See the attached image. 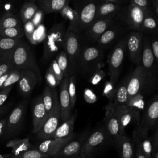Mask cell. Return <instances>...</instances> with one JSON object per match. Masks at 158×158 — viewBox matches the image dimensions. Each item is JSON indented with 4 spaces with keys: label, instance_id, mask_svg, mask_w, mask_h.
Returning <instances> with one entry per match:
<instances>
[{
    "label": "cell",
    "instance_id": "cell-35",
    "mask_svg": "<svg viewBox=\"0 0 158 158\" xmlns=\"http://www.w3.org/2000/svg\"><path fill=\"white\" fill-rule=\"evenodd\" d=\"M38 7L32 2L25 3L20 9V17L23 23L30 21L33 18Z\"/></svg>",
    "mask_w": 158,
    "mask_h": 158
},
{
    "label": "cell",
    "instance_id": "cell-15",
    "mask_svg": "<svg viewBox=\"0 0 158 158\" xmlns=\"http://www.w3.org/2000/svg\"><path fill=\"white\" fill-rule=\"evenodd\" d=\"M114 19L115 17L96 19L88 30L81 35L83 40H85L90 44H95L101 35L112 24Z\"/></svg>",
    "mask_w": 158,
    "mask_h": 158
},
{
    "label": "cell",
    "instance_id": "cell-40",
    "mask_svg": "<svg viewBox=\"0 0 158 158\" xmlns=\"http://www.w3.org/2000/svg\"><path fill=\"white\" fill-rule=\"evenodd\" d=\"M75 81H76L75 75H72L69 77V83H68V92H69V95L70 98L71 110H73L75 105L76 100H77Z\"/></svg>",
    "mask_w": 158,
    "mask_h": 158
},
{
    "label": "cell",
    "instance_id": "cell-49",
    "mask_svg": "<svg viewBox=\"0 0 158 158\" xmlns=\"http://www.w3.org/2000/svg\"><path fill=\"white\" fill-rule=\"evenodd\" d=\"M50 68V69L51 70V71L52 72V73L54 74V75L56 76V77L57 78V80L59 82H61L62 80L63 79L64 77L62 75V73L56 62V60L54 59H53L51 62V64L50 65V66L49 67Z\"/></svg>",
    "mask_w": 158,
    "mask_h": 158
},
{
    "label": "cell",
    "instance_id": "cell-11",
    "mask_svg": "<svg viewBox=\"0 0 158 158\" xmlns=\"http://www.w3.org/2000/svg\"><path fill=\"white\" fill-rule=\"evenodd\" d=\"M109 135L105 127L93 131L85 140L79 154L80 158H89L94 152L107 140Z\"/></svg>",
    "mask_w": 158,
    "mask_h": 158
},
{
    "label": "cell",
    "instance_id": "cell-62",
    "mask_svg": "<svg viewBox=\"0 0 158 158\" xmlns=\"http://www.w3.org/2000/svg\"><path fill=\"white\" fill-rule=\"evenodd\" d=\"M73 158H80V157H78V156H75V157H73Z\"/></svg>",
    "mask_w": 158,
    "mask_h": 158
},
{
    "label": "cell",
    "instance_id": "cell-41",
    "mask_svg": "<svg viewBox=\"0 0 158 158\" xmlns=\"http://www.w3.org/2000/svg\"><path fill=\"white\" fill-rule=\"evenodd\" d=\"M12 158H51L45 154L43 153L37 149H28L22 153L16 156H12Z\"/></svg>",
    "mask_w": 158,
    "mask_h": 158
},
{
    "label": "cell",
    "instance_id": "cell-22",
    "mask_svg": "<svg viewBox=\"0 0 158 158\" xmlns=\"http://www.w3.org/2000/svg\"><path fill=\"white\" fill-rule=\"evenodd\" d=\"M73 138H68L65 139H49L43 140L37 147V149L52 158L61 148L67 143L70 141Z\"/></svg>",
    "mask_w": 158,
    "mask_h": 158
},
{
    "label": "cell",
    "instance_id": "cell-50",
    "mask_svg": "<svg viewBox=\"0 0 158 158\" xmlns=\"http://www.w3.org/2000/svg\"><path fill=\"white\" fill-rule=\"evenodd\" d=\"M83 98L88 104H94L97 101V96L96 94L90 88H86L84 90Z\"/></svg>",
    "mask_w": 158,
    "mask_h": 158
},
{
    "label": "cell",
    "instance_id": "cell-17",
    "mask_svg": "<svg viewBox=\"0 0 158 158\" xmlns=\"http://www.w3.org/2000/svg\"><path fill=\"white\" fill-rule=\"evenodd\" d=\"M104 121L105 128L110 137L114 139L119 136H123L119 120L117 117L112 104L108 103L106 106Z\"/></svg>",
    "mask_w": 158,
    "mask_h": 158
},
{
    "label": "cell",
    "instance_id": "cell-29",
    "mask_svg": "<svg viewBox=\"0 0 158 158\" xmlns=\"http://www.w3.org/2000/svg\"><path fill=\"white\" fill-rule=\"evenodd\" d=\"M133 136L134 141L137 144V146L140 149L145 157L152 158L151 153L152 146L148 134L141 133L135 129L133 132Z\"/></svg>",
    "mask_w": 158,
    "mask_h": 158
},
{
    "label": "cell",
    "instance_id": "cell-63",
    "mask_svg": "<svg viewBox=\"0 0 158 158\" xmlns=\"http://www.w3.org/2000/svg\"><path fill=\"white\" fill-rule=\"evenodd\" d=\"M1 18L0 17V22H1Z\"/></svg>",
    "mask_w": 158,
    "mask_h": 158
},
{
    "label": "cell",
    "instance_id": "cell-32",
    "mask_svg": "<svg viewBox=\"0 0 158 158\" xmlns=\"http://www.w3.org/2000/svg\"><path fill=\"white\" fill-rule=\"evenodd\" d=\"M6 146L12 149L10 153L12 156H16L30 149L31 147L28 138L12 139L6 144Z\"/></svg>",
    "mask_w": 158,
    "mask_h": 158
},
{
    "label": "cell",
    "instance_id": "cell-54",
    "mask_svg": "<svg viewBox=\"0 0 158 158\" xmlns=\"http://www.w3.org/2000/svg\"><path fill=\"white\" fill-rule=\"evenodd\" d=\"M129 3L141 9H146L151 7V1L148 0H131L130 1Z\"/></svg>",
    "mask_w": 158,
    "mask_h": 158
},
{
    "label": "cell",
    "instance_id": "cell-37",
    "mask_svg": "<svg viewBox=\"0 0 158 158\" xmlns=\"http://www.w3.org/2000/svg\"><path fill=\"white\" fill-rule=\"evenodd\" d=\"M55 60L62 73L64 78H69L70 77L69 64L65 52L63 50L60 51L55 56Z\"/></svg>",
    "mask_w": 158,
    "mask_h": 158
},
{
    "label": "cell",
    "instance_id": "cell-19",
    "mask_svg": "<svg viewBox=\"0 0 158 158\" xmlns=\"http://www.w3.org/2000/svg\"><path fill=\"white\" fill-rule=\"evenodd\" d=\"M48 114L42 101L41 95L38 96L33 102L32 108L33 133H37L48 118Z\"/></svg>",
    "mask_w": 158,
    "mask_h": 158
},
{
    "label": "cell",
    "instance_id": "cell-24",
    "mask_svg": "<svg viewBox=\"0 0 158 158\" xmlns=\"http://www.w3.org/2000/svg\"><path fill=\"white\" fill-rule=\"evenodd\" d=\"M86 139H72L64 145L52 158H73L80 154Z\"/></svg>",
    "mask_w": 158,
    "mask_h": 158
},
{
    "label": "cell",
    "instance_id": "cell-12",
    "mask_svg": "<svg viewBox=\"0 0 158 158\" xmlns=\"http://www.w3.org/2000/svg\"><path fill=\"white\" fill-rule=\"evenodd\" d=\"M158 118V98L156 95L148 106L144 111L143 118L140 120L139 124L136 127L138 131L148 134V131L157 127Z\"/></svg>",
    "mask_w": 158,
    "mask_h": 158
},
{
    "label": "cell",
    "instance_id": "cell-28",
    "mask_svg": "<svg viewBox=\"0 0 158 158\" xmlns=\"http://www.w3.org/2000/svg\"><path fill=\"white\" fill-rule=\"evenodd\" d=\"M70 1L69 0H40L37 4L44 14L60 12Z\"/></svg>",
    "mask_w": 158,
    "mask_h": 158
},
{
    "label": "cell",
    "instance_id": "cell-8",
    "mask_svg": "<svg viewBox=\"0 0 158 158\" xmlns=\"http://www.w3.org/2000/svg\"><path fill=\"white\" fill-rule=\"evenodd\" d=\"M78 20L77 33L82 35L96 20L99 1L77 2Z\"/></svg>",
    "mask_w": 158,
    "mask_h": 158
},
{
    "label": "cell",
    "instance_id": "cell-4",
    "mask_svg": "<svg viewBox=\"0 0 158 158\" xmlns=\"http://www.w3.org/2000/svg\"><path fill=\"white\" fill-rule=\"evenodd\" d=\"M83 46L80 34L67 30L65 33L62 50L69 60L70 76L75 75L80 53Z\"/></svg>",
    "mask_w": 158,
    "mask_h": 158
},
{
    "label": "cell",
    "instance_id": "cell-18",
    "mask_svg": "<svg viewBox=\"0 0 158 158\" xmlns=\"http://www.w3.org/2000/svg\"><path fill=\"white\" fill-rule=\"evenodd\" d=\"M69 78H63L59 85V96H58L60 111V121L64 122L67 120L71 114L70 101L68 92Z\"/></svg>",
    "mask_w": 158,
    "mask_h": 158
},
{
    "label": "cell",
    "instance_id": "cell-55",
    "mask_svg": "<svg viewBox=\"0 0 158 158\" xmlns=\"http://www.w3.org/2000/svg\"><path fill=\"white\" fill-rule=\"evenodd\" d=\"M152 6V10L154 14V15L158 18V1L154 0L151 1V6Z\"/></svg>",
    "mask_w": 158,
    "mask_h": 158
},
{
    "label": "cell",
    "instance_id": "cell-31",
    "mask_svg": "<svg viewBox=\"0 0 158 158\" xmlns=\"http://www.w3.org/2000/svg\"><path fill=\"white\" fill-rule=\"evenodd\" d=\"M128 78H125L116 86V91L114 98L112 106L114 108L117 106L125 105L128 98L127 82Z\"/></svg>",
    "mask_w": 158,
    "mask_h": 158
},
{
    "label": "cell",
    "instance_id": "cell-23",
    "mask_svg": "<svg viewBox=\"0 0 158 158\" xmlns=\"http://www.w3.org/2000/svg\"><path fill=\"white\" fill-rule=\"evenodd\" d=\"M77 113L70 115V117L62 122L57 127L55 132L54 133L51 139H65L68 138H73V127L76 118Z\"/></svg>",
    "mask_w": 158,
    "mask_h": 158
},
{
    "label": "cell",
    "instance_id": "cell-33",
    "mask_svg": "<svg viewBox=\"0 0 158 158\" xmlns=\"http://www.w3.org/2000/svg\"><path fill=\"white\" fill-rule=\"evenodd\" d=\"M22 22L20 19L10 12L6 13L0 22V30L14 27H22Z\"/></svg>",
    "mask_w": 158,
    "mask_h": 158
},
{
    "label": "cell",
    "instance_id": "cell-59",
    "mask_svg": "<svg viewBox=\"0 0 158 158\" xmlns=\"http://www.w3.org/2000/svg\"><path fill=\"white\" fill-rule=\"evenodd\" d=\"M135 158H146L140 149L137 146L136 147V156Z\"/></svg>",
    "mask_w": 158,
    "mask_h": 158
},
{
    "label": "cell",
    "instance_id": "cell-30",
    "mask_svg": "<svg viewBox=\"0 0 158 158\" xmlns=\"http://www.w3.org/2000/svg\"><path fill=\"white\" fill-rule=\"evenodd\" d=\"M122 6L119 4H111L99 1L97 8L96 19L114 17L118 12Z\"/></svg>",
    "mask_w": 158,
    "mask_h": 158
},
{
    "label": "cell",
    "instance_id": "cell-45",
    "mask_svg": "<svg viewBox=\"0 0 158 158\" xmlns=\"http://www.w3.org/2000/svg\"><path fill=\"white\" fill-rule=\"evenodd\" d=\"M46 35V33L45 27L41 24L35 30V31L33 34L31 43L33 44H36L41 41H43L45 38Z\"/></svg>",
    "mask_w": 158,
    "mask_h": 158
},
{
    "label": "cell",
    "instance_id": "cell-61",
    "mask_svg": "<svg viewBox=\"0 0 158 158\" xmlns=\"http://www.w3.org/2000/svg\"><path fill=\"white\" fill-rule=\"evenodd\" d=\"M2 110H1V109H0V115H1V114H2Z\"/></svg>",
    "mask_w": 158,
    "mask_h": 158
},
{
    "label": "cell",
    "instance_id": "cell-34",
    "mask_svg": "<svg viewBox=\"0 0 158 158\" xmlns=\"http://www.w3.org/2000/svg\"><path fill=\"white\" fill-rule=\"evenodd\" d=\"M21 41V40L0 37V59L10 54Z\"/></svg>",
    "mask_w": 158,
    "mask_h": 158
},
{
    "label": "cell",
    "instance_id": "cell-51",
    "mask_svg": "<svg viewBox=\"0 0 158 158\" xmlns=\"http://www.w3.org/2000/svg\"><path fill=\"white\" fill-rule=\"evenodd\" d=\"M44 14L43 13V12L38 8L31 20L32 23L33 24L35 28L38 27L40 25H41L44 17Z\"/></svg>",
    "mask_w": 158,
    "mask_h": 158
},
{
    "label": "cell",
    "instance_id": "cell-58",
    "mask_svg": "<svg viewBox=\"0 0 158 158\" xmlns=\"http://www.w3.org/2000/svg\"><path fill=\"white\" fill-rule=\"evenodd\" d=\"M10 72L7 73H6V74H4V75H2V76H1V77H0V89H1V90L2 89V86H3L4 83H5L6 80H7V77H8V76H9V73H10Z\"/></svg>",
    "mask_w": 158,
    "mask_h": 158
},
{
    "label": "cell",
    "instance_id": "cell-1",
    "mask_svg": "<svg viewBox=\"0 0 158 158\" xmlns=\"http://www.w3.org/2000/svg\"><path fill=\"white\" fill-rule=\"evenodd\" d=\"M104 57V51L96 45L84 46L82 48L78 59L77 74L83 77H91L98 69Z\"/></svg>",
    "mask_w": 158,
    "mask_h": 158
},
{
    "label": "cell",
    "instance_id": "cell-26",
    "mask_svg": "<svg viewBox=\"0 0 158 158\" xmlns=\"http://www.w3.org/2000/svg\"><path fill=\"white\" fill-rule=\"evenodd\" d=\"M114 140L120 158H135L133 144L129 137L127 135L119 136Z\"/></svg>",
    "mask_w": 158,
    "mask_h": 158
},
{
    "label": "cell",
    "instance_id": "cell-2",
    "mask_svg": "<svg viewBox=\"0 0 158 158\" xmlns=\"http://www.w3.org/2000/svg\"><path fill=\"white\" fill-rule=\"evenodd\" d=\"M10 60L15 70H30L41 80V74L35 55L28 44L22 40L9 54Z\"/></svg>",
    "mask_w": 158,
    "mask_h": 158
},
{
    "label": "cell",
    "instance_id": "cell-5",
    "mask_svg": "<svg viewBox=\"0 0 158 158\" xmlns=\"http://www.w3.org/2000/svg\"><path fill=\"white\" fill-rule=\"evenodd\" d=\"M146 9H141L131 4L122 6L115 18L129 30L140 31Z\"/></svg>",
    "mask_w": 158,
    "mask_h": 158
},
{
    "label": "cell",
    "instance_id": "cell-27",
    "mask_svg": "<svg viewBox=\"0 0 158 158\" xmlns=\"http://www.w3.org/2000/svg\"><path fill=\"white\" fill-rule=\"evenodd\" d=\"M64 20L69 21V25L67 30L77 33V20H78V10L77 2L73 6H70V2L65 6L59 12Z\"/></svg>",
    "mask_w": 158,
    "mask_h": 158
},
{
    "label": "cell",
    "instance_id": "cell-48",
    "mask_svg": "<svg viewBox=\"0 0 158 158\" xmlns=\"http://www.w3.org/2000/svg\"><path fill=\"white\" fill-rule=\"evenodd\" d=\"M106 72L103 70H101V69H97L91 76V83L93 85L98 84L101 81V80L106 76Z\"/></svg>",
    "mask_w": 158,
    "mask_h": 158
},
{
    "label": "cell",
    "instance_id": "cell-16",
    "mask_svg": "<svg viewBox=\"0 0 158 158\" xmlns=\"http://www.w3.org/2000/svg\"><path fill=\"white\" fill-rule=\"evenodd\" d=\"M114 112L120 122L122 135H126L125 128L131 123H135L138 127L140 122V112L132 109L126 105L117 106L114 108Z\"/></svg>",
    "mask_w": 158,
    "mask_h": 158
},
{
    "label": "cell",
    "instance_id": "cell-9",
    "mask_svg": "<svg viewBox=\"0 0 158 158\" xmlns=\"http://www.w3.org/2000/svg\"><path fill=\"white\" fill-rule=\"evenodd\" d=\"M129 30L115 18L109 28L101 35L96 42V46L102 51L112 47Z\"/></svg>",
    "mask_w": 158,
    "mask_h": 158
},
{
    "label": "cell",
    "instance_id": "cell-47",
    "mask_svg": "<svg viewBox=\"0 0 158 158\" xmlns=\"http://www.w3.org/2000/svg\"><path fill=\"white\" fill-rule=\"evenodd\" d=\"M35 27L33 25V24L32 23L31 21H28L26 23H23V31H24V35H25L27 38L28 40V41H30V42H31V40H32V36H33V34L35 31Z\"/></svg>",
    "mask_w": 158,
    "mask_h": 158
},
{
    "label": "cell",
    "instance_id": "cell-3",
    "mask_svg": "<svg viewBox=\"0 0 158 158\" xmlns=\"http://www.w3.org/2000/svg\"><path fill=\"white\" fill-rule=\"evenodd\" d=\"M67 26L66 21L62 20L56 23L46 33L43 40V59L49 60L62 50L64 39Z\"/></svg>",
    "mask_w": 158,
    "mask_h": 158
},
{
    "label": "cell",
    "instance_id": "cell-56",
    "mask_svg": "<svg viewBox=\"0 0 158 158\" xmlns=\"http://www.w3.org/2000/svg\"><path fill=\"white\" fill-rule=\"evenodd\" d=\"M6 120L7 118H4L0 120V136L4 134L5 128H6Z\"/></svg>",
    "mask_w": 158,
    "mask_h": 158
},
{
    "label": "cell",
    "instance_id": "cell-36",
    "mask_svg": "<svg viewBox=\"0 0 158 158\" xmlns=\"http://www.w3.org/2000/svg\"><path fill=\"white\" fill-rule=\"evenodd\" d=\"M54 89L45 86L41 94L42 101L48 115L52 109L54 103Z\"/></svg>",
    "mask_w": 158,
    "mask_h": 158
},
{
    "label": "cell",
    "instance_id": "cell-6",
    "mask_svg": "<svg viewBox=\"0 0 158 158\" xmlns=\"http://www.w3.org/2000/svg\"><path fill=\"white\" fill-rule=\"evenodd\" d=\"M126 36L127 35L117 41L114 49L110 51L107 59L109 81L115 86L117 85L127 51Z\"/></svg>",
    "mask_w": 158,
    "mask_h": 158
},
{
    "label": "cell",
    "instance_id": "cell-7",
    "mask_svg": "<svg viewBox=\"0 0 158 158\" xmlns=\"http://www.w3.org/2000/svg\"><path fill=\"white\" fill-rule=\"evenodd\" d=\"M154 77L149 75L139 63L136 65L132 73L129 76L127 82L128 97L137 94H142L153 81Z\"/></svg>",
    "mask_w": 158,
    "mask_h": 158
},
{
    "label": "cell",
    "instance_id": "cell-13",
    "mask_svg": "<svg viewBox=\"0 0 158 158\" xmlns=\"http://www.w3.org/2000/svg\"><path fill=\"white\" fill-rule=\"evenodd\" d=\"M143 34L131 31L126 36V49L130 60L136 65L139 64L143 46Z\"/></svg>",
    "mask_w": 158,
    "mask_h": 158
},
{
    "label": "cell",
    "instance_id": "cell-10",
    "mask_svg": "<svg viewBox=\"0 0 158 158\" xmlns=\"http://www.w3.org/2000/svg\"><path fill=\"white\" fill-rule=\"evenodd\" d=\"M60 121V111L59 103L57 89H54V103L52 110L48 114V118L43 127L38 131L37 138L41 140L51 139L52 135L57 127L59 126Z\"/></svg>",
    "mask_w": 158,
    "mask_h": 158
},
{
    "label": "cell",
    "instance_id": "cell-52",
    "mask_svg": "<svg viewBox=\"0 0 158 158\" xmlns=\"http://www.w3.org/2000/svg\"><path fill=\"white\" fill-rule=\"evenodd\" d=\"M150 46L156 61L158 60V41L156 38H150Z\"/></svg>",
    "mask_w": 158,
    "mask_h": 158
},
{
    "label": "cell",
    "instance_id": "cell-53",
    "mask_svg": "<svg viewBox=\"0 0 158 158\" xmlns=\"http://www.w3.org/2000/svg\"><path fill=\"white\" fill-rule=\"evenodd\" d=\"M12 88V86L6 88L5 89H1L0 91V109L6 101L7 99V98L9 95V93Z\"/></svg>",
    "mask_w": 158,
    "mask_h": 158
},
{
    "label": "cell",
    "instance_id": "cell-20",
    "mask_svg": "<svg viewBox=\"0 0 158 158\" xmlns=\"http://www.w3.org/2000/svg\"><path fill=\"white\" fill-rule=\"evenodd\" d=\"M155 59L150 46V38L148 35H143V46L140 64L144 70L151 76H153V67Z\"/></svg>",
    "mask_w": 158,
    "mask_h": 158
},
{
    "label": "cell",
    "instance_id": "cell-42",
    "mask_svg": "<svg viewBox=\"0 0 158 158\" xmlns=\"http://www.w3.org/2000/svg\"><path fill=\"white\" fill-rule=\"evenodd\" d=\"M9 54L0 59V77L6 73L15 70L10 60Z\"/></svg>",
    "mask_w": 158,
    "mask_h": 158
},
{
    "label": "cell",
    "instance_id": "cell-60",
    "mask_svg": "<svg viewBox=\"0 0 158 158\" xmlns=\"http://www.w3.org/2000/svg\"><path fill=\"white\" fill-rule=\"evenodd\" d=\"M12 154H0V158H12Z\"/></svg>",
    "mask_w": 158,
    "mask_h": 158
},
{
    "label": "cell",
    "instance_id": "cell-25",
    "mask_svg": "<svg viewBox=\"0 0 158 158\" xmlns=\"http://www.w3.org/2000/svg\"><path fill=\"white\" fill-rule=\"evenodd\" d=\"M157 17L154 15L151 7L146 9L140 32L145 35L157 33Z\"/></svg>",
    "mask_w": 158,
    "mask_h": 158
},
{
    "label": "cell",
    "instance_id": "cell-43",
    "mask_svg": "<svg viewBox=\"0 0 158 158\" xmlns=\"http://www.w3.org/2000/svg\"><path fill=\"white\" fill-rule=\"evenodd\" d=\"M116 86L117 85H114L110 81H106L102 91V95L107 98L109 104L113 103L116 91Z\"/></svg>",
    "mask_w": 158,
    "mask_h": 158
},
{
    "label": "cell",
    "instance_id": "cell-38",
    "mask_svg": "<svg viewBox=\"0 0 158 158\" xmlns=\"http://www.w3.org/2000/svg\"><path fill=\"white\" fill-rule=\"evenodd\" d=\"M127 107L140 112L144 109V96L142 94H137L133 96L128 97L126 104Z\"/></svg>",
    "mask_w": 158,
    "mask_h": 158
},
{
    "label": "cell",
    "instance_id": "cell-21",
    "mask_svg": "<svg viewBox=\"0 0 158 158\" xmlns=\"http://www.w3.org/2000/svg\"><path fill=\"white\" fill-rule=\"evenodd\" d=\"M37 78L35 73L30 70H22V75L18 83V88L20 94L23 96H29L33 91Z\"/></svg>",
    "mask_w": 158,
    "mask_h": 158
},
{
    "label": "cell",
    "instance_id": "cell-39",
    "mask_svg": "<svg viewBox=\"0 0 158 158\" xmlns=\"http://www.w3.org/2000/svg\"><path fill=\"white\" fill-rule=\"evenodd\" d=\"M24 35L22 27H14L0 30V37L21 40Z\"/></svg>",
    "mask_w": 158,
    "mask_h": 158
},
{
    "label": "cell",
    "instance_id": "cell-44",
    "mask_svg": "<svg viewBox=\"0 0 158 158\" xmlns=\"http://www.w3.org/2000/svg\"><path fill=\"white\" fill-rule=\"evenodd\" d=\"M21 75H22V70H14L12 71L9 73L7 80L4 83L2 89L8 88L9 86H13L14 84L17 83L21 77Z\"/></svg>",
    "mask_w": 158,
    "mask_h": 158
},
{
    "label": "cell",
    "instance_id": "cell-46",
    "mask_svg": "<svg viewBox=\"0 0 158 158\" xmlns=\"http://www.w3.org/2000/svg\"><path fill=\"white\" fill-rule=\"evenodd\" d=\"M45 79L47 83L48 86L51 88H56L58 85H60V82H59L54 74L52 73L49 67L46 70L45 74Z\"/></svg>",
    "mask_w": 158,
    "mask_h": 158
},
{
    "label": "cell",
    "instance_id": "cell-14",
    "mask_svg": "<svg viewBox=\"0 0 158 158\" xmlns=\"http://www.w3.org/2000/svg\"><path fill=\"white\" fill-rule=\"evenodd\" d=\"M26 110V104L24 102L20 103L14 108L6 120L4 136L6 137L13 136L20 129Z\"/></svg>",
    "mask_w": 158,
    "mask_h": 158
},
{
    "label": "cell",
    "instance_id": "cell-57",
    "mask_svg": "<svg viewBox=\"0 0 158 158\" xmlns=\"http://www.w3.org/2000/svg\"><path fill=\"white\" fill-rule=\"evenodd\" d=\"M104 3H107V4H119L123 6V1L121 0H103L101 1Z\"/></svg>",
    "mask_w": 158,
    "mask_h": 158
}]
</instances>
